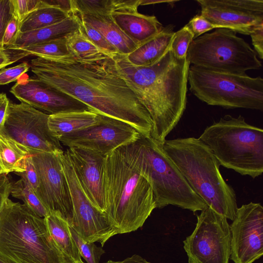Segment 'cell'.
Listing matches in <instances>:
<instances>
[{
	"mask_svg": "<svg viewBox=\"0 0 263 263\" xmlns=\"http://www.w3.org/2000/svg\"><path fill=\"white\" fill-rule=\"evenodd\" d=\"M30 66L36 77L86 105L99 115L126 123L149 137L151 116L118 73L112 58L82 62L72 55L49 59L37 57Z\"/></svg>",
	"mask_w": 263,
	"mask_h": 263,
	"instance_id": "obj_1",
	"label": "cell"
},
{
	"mask_svg": "<svg viewBox=\"0 0 263 263\" xmlns=\"http://www.w3.org/2000/svg\"><path fill=\"white\" fill-rule=\"evenodd\" d=\"M112 59L120 76L151 116L150 137L162 146L186 108L190 67L186 58H175L169 49L156 63L147 67L134 65L119 53Z\"/></svg>",
	"mask_w": 263,
	"mask_h": 263,
	"instance_id": "obj_2",
	"label": "cell"
},
{
	"mask_svg": "<svg viewBox=\"0 0 263 263\" xmlns=\"http://www.w3.org/2000/svg\"><path fill=\"white\" fill-rule=\"evenodd\" d=\"M104 214L118 234L142 227L156 209L139 139L106 156Z\"/></svg>",
	"mask_w": 263,
	"mask_h": 263,
	"instance_id": "obj_3",
	"label": "cell"
},
{
	"mask_svg": "<svg viewBox=\"0 0 263 263\" xmlns=\"http://www.w3.org/2000/svg\"><path fill=\"white\" fill-rule=\"evenodd\" d=\"M162 147L208 206L233 220L238 209L236 194L223 178L220 165L210 148L195 137L166 139Z\"/></svg>",
	"mask_w": 263,
	"mask_h": 263,
	"instance_id": "obj_4",
	"label": "cell"
},
{
	"mask_svg": "<svg viewBox=\"0 0 263 263\" xmlns=\"http://www.w3.org/2000/svg\"><path fill=\"white\" fill-rule=\"evenodd\" d=\"M0 256L10 263H67L45 218L9 198L0 213Z\"/></svg>",
	"mask_w": 263,
	"mask_h": 263,
	"instance_id": "obj_5",
	"label": "cell"
},
{
	"mask_svg": "<svg viewBox=\"0 0 263 263\" xmlns=\"http://www.w3.org/2000/svg\"><path fill=\"white\" fill-rule=\"evenodd\" d=\"M220 165L255 178L263 172V130L243 116L226 115L199 137Z\"/></svg>",
	"mask_w": 263,
	"mask_h": 263,
	"instance_id": "obj_6",
	"label": "cell"
},
{
	"mask_svg": "<svg viewBox=\"0 0 263 263\" xmlns=\"http://www.w3.org/2000/svg\"><path fill=\"white\" fill-rule=\"evenodd\" d=\"M190 91L208 105L227 109L263 110V79L190 65Z\"/></svg>",
	"mask_w": 263,
	"mask_h": 263,
	"instance_id": "obj_7",
	"label": "cell"
},
{
	"mask_svg": "<svg viewBox=\"0 0 263 263\" xmlns=\"http://www.w3.org/2000/svg\"><path fill=\"white\" fill-rule=\"evenodd\" d=\"M144 173L152 186L156 208L173 205L196 212L208 207L189 185L162 146L141 136Z\"/></svg>",
	"mask_w": 263,
	"mask_h": 263,
	"instance_id": "obj_8",
	"label": "cell"
},
{
	"mask_svg": "<svg viewBox=\"0 0 263 263\" xmlns=\"http://www.w3.org/2000/svg\"><path fill=\"white\" fill-rule=\"evenodd\" d=\"M186 60L190 65L236 74L258 70L262 64L255 51L235 31L224 28L215 29L194 39Z\"/></svg>",
	"mask_w": 263,
	"mask_h": 263,
	"instance_id": "obj_9",
	"label": "cell"
},
{
	"mask_svg": "<svg viewBox=\"0 0 263 263\" xmlns=\"http://www.w3.org/2000/svg\"><path fill=\"white\" fill-rule=\"evenodd\" d=\"M197 218L194 230L183 241L189 263H229L231 233L227 219L209 206Z\"/></svg>",
	"mask_w": 263,
	"mask_h": 263,
	"instance_id": "obj_10",
	"label": "cell"
},
{
	"mask_svg": "<svg viewBox=\"0 0 263 263\" xmlns=\"http://www.w3.org/2000/svg\"><path fill=\"white\" fill-rule=\"evenodd\" d=\"M61 160L73 206L71 227L86 242H99L103 246L117 231L104 213L95 207L86 195L66 152L62 153Z\"/></svg>",
	"mask_w": 263,
	"mask_h": 263,
	"instance_id": "obj_11",
	"label": "cell"
},
{
	"mask_svg": "<svg viewBox=\"0 0 263 263\" xmlns=\"http://www.w3.org/2000/svg\"><path fill=\"white\" fill-rule=\"evenodd\" d=\"M63 152L33 151L31 158L39 178L37 196L49 213L57 214L71 226L73 206L61 160Z\"/></svg>",
	"mask_w": 263,
	"mask_h": 263,
	"instance_id": "obj_12",
	"label": "cell"
},
{
	"mask_svg": "<svg viewBox=\"0 0 263 263\" xmlns=\"http://www.w3.org/2000/svg\"><path fill=\"white\" fill-rule=\"evenodd\" d=\"M49 115L23 103H10L4 133L32 151L62 153L48 127Z\"/></svg>",
	"mask_w": 263,
	"mask_h": 263,
	"instance_id": "obj_13",
	"label": "cell"
},
{
	"mask_svg": "<svg viewBox=\"0 0 263 263\" xmlns=\"http://www.w3.org/2000/svg\"><path fill=\"white\" fill-rule=\"evenodd\" d=\"M100 115V122L83 130L59 139L68 147L96 151L107 156L115 149L138 140L141 135L133 127L120 120Z\"/></svg>",
	"mask_w": 263,
	"mask_h": 263,
	"instance_id": "obj_14",
	"label": "cell"
},
{
	"mask_svg": "<svg viewBox=\"0 0 263 263\" xmlns=\"http://www.w3.org/2000/svg\"><path fill=\"white\" fill-rule=\"evenodd\" d=\"M230 227L234 263H253L263 254V208L250 202L238 208Z\"/></svg>",
	"mask_w": 263,
	"mask_h": 263,
	"instance_id": "obj_15",
	"label": "cell"
},
{
	"mask_svg": "<svg viewBox=\"0 0 263 263\" xmlns=\"http://www.w3.org/2000/svg\"><path fill=\"white\" fill-rule=\"evenodd\" d=\"M204 18L217 28L250 35L263 23L262 0H197Z\"/></svg>",
	"mask_w": 263,
	"mask_h": 263,
	"instance_id": "obj_16",
	"label": "cell"
},
{
	"mask_svg": "<svg viewBox=\"0 0 263 263\" xmlns=\"http://www.w3.org/2000/svg\"><path fill=\"white\" fill-rule=\"evenodd\" d=\"M10 92L21 103L49 115L91 110L85 104L57 90L36 77L18 80Z\"/></svg>",
	"mask_w": 263,
	"mask_h": 263,
	"instance_id": "obj_17",
	"label": "cell"
},
{
	"mask_svg": "<svg viewBox=\"0 0 263 263\" xmlns=\"http://www.w3.org/2000/svg\"><path fill=\"white\" fill-rule=\"evenodd\" d=\"M68 155L78 179L92 203L104 213V170L106 156L96 151L68 147Z\"/></svg>",
	"mask_w": 263,
	"mask_h": 263,
	"instance_id": "obj_18",
	"label": "cell"
},
{
	"mask_svg": "<svg viewBox=\"0 0 263 263\" xmlns=\"http://www.w3.org/2000/svg\"><path fill=\"white\" fill-rule=\"evenodd\" d=\"M110 15L120 29L138 46L163 28L154 15L138 12L140 0H114Z\"/></svg>",
	"mask_w": 263,
	"mask_h": 263,
	"instance_id": "obj_19",
	"label": "cell"
},
{
	"mask_svg": "<svg viewBox=\"0 0 263 263\" xmlns=\"http://www.w3.org/2000/svg\"><path fill=\"white\" fill-rule=\"evenodd\" d=\"M174 33L173 25L164 27L159 33L139 45L133 51L126 55L127 60L137 66L153 65L170 48Z\"/></svg>",
	"mask_w": 263,
	"mask_h": 263,
	"instance_id": "obj_20",
	"label": "cell"
},
{
	"mask_svg": "<svg viewBox=\"0 0 263 263\" xmlns=\"http://www.w3.org/2000/svg\"><path fill=\"white\" fill-rule=\"evenodd\" d=\"M100 115L92 110L61 112L49 115L48 127L51 135L61 137L98 124Z\"/></svg>",
	"mask_w": 263,
	"mask_h": 263,
	"instance_id": "obj_21",
	"label": "cell"
},
{
	"mask_svg": "<svg viewBox=\"0 0 263 263\" xmlns=\"http://www.w3.org/2000/svg\"><path fill=\"white\" fill-rule=\"evenodd\" d=\"M73 13L98 30L119 53L126 55L137 47L115 23L110 14L90 15Z\"/></svg>",
	"mask_w": 263,
	"mask_h": 263,
	"instance_id": "obj_22",
	"label": "cell"
},
{
	"mask_svg": "<svg viewBox=\"0 0 263 263\" xmlns=\"http://www.w3.org/2000/svg\"><path fill=\"white\" fill-rule=\"evenodd\" d=\"M79 29V24L76 15L72 13L66 20L45 28L20 32L15 42L5 48H20L66 37Z\"/></svg>",
	"mask_w": 263,
	"mask_h": 263,
	"instance_id": "obj_23",
	"label": "cell"
},
{
	"mask_svg": "<svg viewBox=\"0 0 263 263\" xmlns=\"http://www.w3.org/2000/svg\"><path fill=\"white\" fill-rule=\"evenodd\" d=\"M44 218L49 232L66 262L76 263L82 261L78 247L71 235L69 224L53 212L48 213Z\"/></svg>",
	"mask_w": 263,
	"mask_h": 263,
	"instance_id": "obj_24",
	"label": "cell"
},
{
	"mask_svg": "<svg viewBox=\"0 0 263 263\" xmlns=\"http://www.w3.org/2000/svg\"><path fill=\"white\" fill-rule=\"evenodd\" d=\"M33 151L4 132L0 133V175L25 170V160Z\"/></svg>",
	"mask_w": 263,
	"mask_h": 263,
	"instance_id": "obj_25",
	"label": "cell"
},
{
	"mask_svg": "<svg viewBox=\"0 0 263 263\" xmlns=\"http://www.w3.org/2000/svg\"><path fill=\"white\" fill-rule=\"evenodd\" d=\"M11 55L13 63L28 55L54 59L71 56L66 37L56 39L20 48H5Z\"/></svg>",
	"mask_w": 263,
	"mask_h": 263,
	"instance_id": "obj_26",
	"label": "cell"
},
{
	"mask_svg": "<svg viewBox=\"0 0 263 263\" xmlns=\"http://www.w3.org/2000/svg\"><path fill=\"white\" fill-rule=\"evenodd\" d=\"M71 15L59 8L50 6L47 3L45 6L33 11L21 23L20 32L53 25L66 20Z\"/></svg>",
	"mask_w": 263,
	"mask_h": 263,
	"instance_id": "obj_27",
	"label": "cell"
},
{
	"mask_svg": "<svg viewBox=\"0 0 263 263\" xmlns=\"http://www.w3.org/2000/svg\"><path fill=\"white\" fill-rule=\"evenodd\" d=\"M66 40L71 55L78 61H94L110 57L90 41L79 29L68 35Z\"/></svg>",
	"mask_w": 263,
	"mask_h": 263,
	"instance_id": "obj_28",
	"label": "cell"
},
{
	"mask_svg": "<svg viewBox=\"0 0 263 263\" xmlns=\"http://www.w3.org/2000/svg\"><path fill=\"white\" fill-rule=\"evenodd\" d=\"M10 195L22 200L24 204L37 216L45 218L48 211L31 186L23 178L12 183Z\"/></svg>",
	"mask_w": 263,
	"mask_h": 263,
	"instance_id": "obj_29",
	"label": "cell"
},
{
	"mask_svg": "<svg viewBox=\"0 0 263 263\" xmlns=\"http://www.w3.org/2000/svg\"><path fill=\"white\" fill-rule=\"evenodd\" d=\"M73 14L77 17L79 30L93 44L111 58L119 53L117 49L111 45L98 30L83 21L76 13Z\"/></svg>",
	"mask_w": 263,
	"mask_h": 263,
	"instance_id": "obj_30",
	"label": "cell"
},
{
	"mask_svg": "<svg viewBox=\"0 0 263 263\" xmlns=\"http://www.w3.org/2000/svg\"><path fill=\"white\" fill-rule=\"evenodd\" d=\"M74 12L81 14H110L114 0H73Z\"/></svg>",
	"mask_w": 263,
	"mask_h": 263,
	"instance_id": "obj_31",
	"label": "cell"
},
{
	"mask_svg": "<svg viewBox=\"0 0 263 263\" xmlns=\"http://www.w3.org/2000/svg\"><path fill=\"white\" fill-rule=\"evenodd\" d=\"M194 39V34L186 25L175 32L170 48L173 55L178 59L186 58L189 47Z\"/></svg>",
	"mask_w": 263,
	"mask_h": 263,
	"instance_id": "obj_32",
	"label": "cell"
},
{
	"mask_svg": "<svg viewBox=\"0 0 263 263\" xmlns=\"http://www.w3.org/2000/svg\"><path fill=\"white\" fill-rule=\"evenodd\" d=\"M71 235L75 241L79 249L81 256L87 263H99L101 256L105 253V251L101 247H98L94 242H87L84 241L76 232L69 226Z\"/></svg>",
	"mask_w": 263,
	"mask_h": 263,
	"instance_id": "obj_33",
	"label": "cell"
},
{
	"mask_svg": "<svg viewBox=\"0 0 263 263\" xmlns=\"http://www.w3.org/2000/svg\"><path fill=\"white\" fill-rule=\"evenodd\" d=\"M12 16L20 23L30 13L45 6V0H10Z\"/></svg>",
	"mask_w": 263,
	"mask_h": 263,
	"instance_id": "obj_34",
	"label": "cell"
},
{
	"mask_svg": "<svg viewBox=\"0 0 263 263\" xmlns=\"http://www.w3.org/2000/svg\"><path fill=\"white\" fill-rule=\"evenodd\" d=\"M30 68L27 62L0 70V85H6L18 80Z\"/></svg>",
	"mask_w": 263,
	"mask_h": 263,
	"instance_id": "obj_35",
	"label": "cell"
},
{
	"mask_svg": "<svg viewBox=\"0 0 263 263\" xmlns=\"http://www.w3.org/2000/svg\"><path fill=\"white\" fill-rule=\"evenodd\" d=\"M194 34V39L217 27L201 15H196L186 24Z\"/></svg>",
	"mask_w": 263,
	"mask_h": 263,
	"instance_id": "obj_36",
	"label": "cell"
},
{
	"mask_svg": "<svg viewBox=\"0 0 263 263\" xmlns=\"http://www.w3.org/2000/svg\"><path fill=\"white\" fill-rule=\"evenodd\" d=\"M25 179L31 186L35 193H36L39 187V178L33 164L31 155L27 157L25 160V170L23 172L15 173Z\"/></svg>",
	"mask_w": 263,
	"mask_h": 263,
	"instance_id": "obj_37",
	"label": "cell"
},
{
	"mask_svg": "<svg viewBox=\"0 0 263 263\" xmlns=\"http://www.w3.org/2000/svg\"><path fill=\"white\" fill-rule=\"evenodd\" d=\"M12 14L10 0H0V49H5L3 39L7 25L12 18Z\"/></svg>",
	"mask_w": 263,
	"mask_h": 263,
	"instance_id": "obj_38",
	"label": "cell"
},
{
	"mask_svg": "<svg viewBox=\"0 0 263 263\" xmlns=\"http://www.w3.org/2000/svg\"><path fill=\"white\" fill-rule=\"evenodd\" d=\"M20 22L12 16L4 32L3 45L4 48L12 46L15 42L20 33Z\"/></svg>",
	"mask_w": 263,
	"mask_h": 263,
	"instance_id": "obj_39",
	"label": "cell"
},
{
	"mask_svg": "<svg viewBox=\"0 0 263 263\" xmlns=\"http://www.w3.org/2000/svg\"><path fill=\"white\" fill-rule=\"evenodd\" d=\"M250 35L254 50L260 59H263V23L255 26Z\"/></svg>",
	"mask_w": 263,
	"mask_h": 263,
	"instance_id": "obj_40",
	"label": "cell"
},
{
	"mask_svg": "<svg viewBox=\"0 0 263 263\" xmlns=\"http://www.w3.org/2000/svg\"><path fill=\"white\" fill-rule=\"evenodd\" d=\"M12 183L7 175H0V213L10 195Z\"/></svg>",
	"mask_w": 263,
	"mask_h": 263,
	"instance_id": "obj_41",
	"label": "cell"
},
{
	"mask_svg": "<svg viewBox=\"0 0 263 263\" xmlns=\"http://www.w3.org/2000/svg\"><path fill=\"white\" fill-rule=\"evenodd\" d=\"M10 103L6 95L0 93V133L4 132L5 124L9 114Z\"/></svg>",
	"mask_w": 263,
	"mask_h": 263,
	"instance_id": "obj_42",
	"label": "cell"
},
{
	"mask_svg": "<svg viewBox=\"0 0 263 263\" xmlns=\"http://www.w3.org/2000/svg\"><path fill=\"white\" fill-rule=\"evenodd\" d=\"M50 6L57 7L72 14L74 12L73 0H45Z\"/></svg>",
	"mask_w": 263,
	"mask_h": 263,
	"instance_id": "obj_43",
	"label": "cell"
},
{
	"mask_svg": "<svg viewBox=\"0 0 263 263\" xmlns=\"http://www.w3.org/2000/svg\"><path fill=\"white\" fill-rule=\"evenodd\" d=\"M104 263H151L147 261L145 259L142 257L141 256L134 254L131 257H127L122 261H113L109 260Z\"/></svg>",
	"mask_w": 263,
	"mask_h": 263,
	"instance_id": "obj_44",
	"label": "cell"
},
{
	"mask_svg": "<svg viewBox=\"0 0 263 263\" xmlns=\"http://www.w3.org/2000/svg\"><path fill=\"white\" fill-rule=\"evenodd\" d=\"M12 63H13L9 53L5 49H0V70Z\"/></svg>",
	"mask_w": 263,
	"mask_h": 263,
	"instance_id": "obj_45",
	"label": "cell"
},
{
	"mask_svg": "<svg viewBox=\"0 0 263 263\" xmlns=\"http://www.w3.org/2000/svg\"><path fill=\"white\" fill-rule=\"evenodd\" d=\"M177 2L176 1L140 0V6L167 3L173 7L174 3Z\"/></svg>",
	"mask_w": 263,
	"mask_h": 263,
	"instance_id": "obj_46",
	"label": "cell"
},
{
	"mask_svg": "<svg viewBox=\"0 0 263 263\" xmlns=\"http://www.w3.org/2000/svg\"><path fill=\"white\" fill-rule=\"evenodd\" d=\"M0 263H10V262L8 261L6 259L2 258L1 256H0Z\"/></svg>",
	"mask_w": 263,
	"mask_h": 263,
	"instance_id": "obj_47",
	"label": "cell"
},
{
	"mask_svg": "<svg viewBox=\"0 0 263 263\" xmlns=\"http://www.w3.org/2000/svg\"><path fill=\"white\" fill-rule=\"evenodd\" d=\"M76 263H84L82 260L79 262H77Z\"/></svg>",
	"mask_w": 263,
	"mask_h": 263,
	"instance_id": "obj_48",
	"label": "cell"
}]
</instances>
